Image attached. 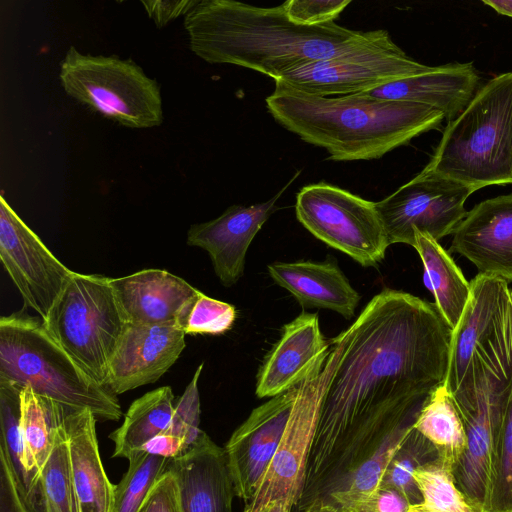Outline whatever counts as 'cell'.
Returning a JSON list of instances; mask_svg holds the SVG:
<instances>
[{
	"label": "cell",
	"mask_w": 512,
	"mask_h": 512,
	"mask_svg": "<svg viewBox=\"0 0 512 512\" xmlns=\"http://www.w3.org/2000/svg\"><path fill=\"white\" fill-rule=\"evenodd\" d=\"M0 512H30L18 491L12 468L0 452Z\"/></svg>",
	"instance_id": "obj_40"
},
{
	"label": "cell",
	"mask_w": 512,
	"mask_h": 512,
	"mask_svg": "<svg viewBox=\"0 0 512 512\" xmlns=\"http://www.w3.org/2000/svg\"><path fill=\"white\" fill-rule=\"evenodd\" d=\"M141 3L156 27L162 28L179 16L186 15L198 3V0H152L141 1Z\"/></svg>",
	"instance_id": "obj_41"
},
{
	"label": "cell",
	"mask_w": 512,
	"mask_h": 512,
	"mask_svg": "<svg viewBox=\"0 0 512 512\" xmlns=\"http://www.w3.org/2000/svg\"><path fill=\"white\" fill-rule=\"evenodd\" d=\"M185 335L176 325L127 323L111 358L105 387L117 395L156 382L181 355Z\"/></svg>",
	"instance_id": "obj_16"
},
{
	"label": "cell",
	"mask_w": 512,
	"mask_h": 512,
	"mask_svg": "<svg viewBox=\"0 0 512 512\" xmlns=\"http://www.w3.org/2000/svg\"><path fill=\"white\" fill-rule=\"evenodd\" d=\"M340 336L296 505L300 512L329 501L385 439L414 426L447 377L452 330L435 304L412 294L382 290Z\"/></svg>",
	"instance_id": "obj_1"
},
{
	"label": "cell",
	"mask_w": 512,
	"mask_h": 512,
	"mask_svg": "<svg viewBox=\"0 0 512 512\" xmlns=\"http://www.w3.org/2000/svg\"><path fill=\"white\" fill-rule=\"evenodd\" d=\"M423 266L427 287L435 298V306L453 330L471 296L466 280L450 254L432 237L415 232V246Z\"/></svg>",
	"instance_id": "obj_25"
},
{
	"label": "cell",
	"mask_w": 512,
	"mask_h": 512,
	"mask_svg": "<svg viewBox=\"0 0 512 512\" xmlns=\"http://www.w3.org/2000/svg\"><path fill=\"white\" fill-rule=\"evenodd\" d=\"M511 380L512 328L450 394L466 436L453 475L475 512H489L492 457Z\"/></svg>",
	"instance_id": "obj_6"
},
{
	"label": "cell",
	"mask_w": 512,
	"mask_h": 512,
	"mask_svg": "<svg viewBox=\"0 0 512 512\" xmlns=\"http://www.w3.org/2000/svg\"><path fill=\"white\" fill-rule=\"evenodd\" d=\"M236 319L235 307L201 291L184 311L178 327L190 335H220L230 330Z\"/></svg>",
	"instance_id": "obj_35"
},
{
	"label": "cell",
	"mask_w": 512,
	"mask_h": 512,
	"mask_svg": "<svg viewBox=\"0 0 512 512\" xmlns=\"http://www.w3.org/2000/svg\"><path fill=\"white\" fill-rule=\"evenodd\" d=\"M0 380L99 420L122 416L116 395L100 385L47 331L40 317L22 312L0 318Z\"/></svg>",
	"instance_id": "obj_5"
},
{
	"label": "cell",
	"mask_w": 512,
	"mask_h": 512,
	"mask_svg": "<svg viewBox=\"0 0 512 512\" xmlns=\"http://www.w3.org/2000/svg\"><path fill=\"white\" fill-rule=\"evenodd\" d=\"M295 212L312 235L364 267L380 263L390 246L375 202L334 185L320 182L301 188Z\"/></svg>",
	"instance_id": "obj_10"
},
{
	"label": "cell",
	"mask_w": 512,
	"mask_h": 512,
	"mask_svg": "<svg viewBox=\"0 0 512 512\" xmlns=\"http://www.w3.org/2000/svg\"><path fill=\"white\" fill-rule=\"evenodd\" d=\"M139 512H183L179 484L171 471L155 483Z\"/></svg>",
	"instance_id": "obj_39"
},
{
	"label": "cell",
	"mask_w": 512,
	"mask_h": 512,
	"mask_svg": "<svg viewBox=\"0 0 512 512\" xmlns=\"http://www.w3.org/2000/svg\"><path fill=\"white\" fill-rule=\"evenodd\" d=\"M341 349L339 334L330 341L329 350L316 360L300 382L278 449L245 512H256L274 502H282L291 509L296 507L304 485L323 392Z\"/></svg>",
	"instance_id": "obj_9"
},
{
	"label": "cell",
	"mask_w": 512,
	"mask_h": 512,
	"mask_svg": "<svg viewBox=\"0 0 512 512\" xmlns=\"http://www.w3.org/2000/svg\"><path fill=\"white\" fill-rule=\"evenodd\" d=\"M129 466L115 485L112 512H139L155 483L169 471L172 459L138 450L128 458Z\"/></svg>",
	"instance_id": "obj_31"
},
{
	"label": "cell",
	"mask_w": 512,
	"mask_h": 512,
	"mask_svg": "<svg viewBox=\"0 0 512 512\" xmlns=\"http://www.w3.org/2000/svg\"><path fill=\"white\" fill-rule=\"evenodd\" d=\"M0 259L25 307L46 319L74 271L53 255L3 196L0 197Z\"/></svg>",
	"instance_id": "obj_13"
},
{
	"label": "cell",
	"mask_w": 512,
	"mask_h": 512,
	"mask_svg": "<svg viewBox=\"0 0 512 512\" xmlns=\"http://www.w3.org/2000/svg\"><path fill=\"white\" fill-rule=\"evenodd\" d=\"M59 79L69 96L120 125L152 128L163 122L158 83L131 59L83 54L71 46Z\"/></svg>",
	"instance_id": "obj_8"
},
{
	"label": "cell",
	"mask_w": 512,
	"mask_h": 512,
	"mask_svg": "<svg viewBox=\"0 0 512 512\" xmlns=\"http://www.w3.org/2000/svg\"><path fill=\"white\" fill-rule=\"evenodd\" d=\"M410 512H430V511H410Z\"/></svg>",
	"instance_id": "obj_46"
},
{
	"label": "cell",
	"mask_w": 512,
	"mask_h": 512,
	"mask_svg": "<svg viewBox=\"0 0 512 512\" xmlns=\"http://www.w3.org/2000/svg\"><path fill=\"white\" fill-rule=\"evenodd\" d=\"M22 387L9 381L0 380V452L8 460L22 498L26 499L31 479L23 466V445L21 436V392Z\"/></svg>",
	"instance_id": "obj_33"
},
{
	"label": "cell",
	"mask_w": 512,
	"mask_h": 512,
	"mask_svg": "<svg viewBox=\"0 0 512 512\" xmlns=\"http://www.w3.org/2000/svg\"><path fill=\"white\" fill-rule=\"evenodd\" d=\"M421 172L476 191L512 184V72L482 85L466 108L448 121Z\"/></svg>",
	"instance_id": "obj_4"
},
{
	"label": "cell",
	"mask_w": 512,
	"mask_h": 512,
	"mask_svg": "<svg viewBox=\"0 0 512 512\" xmlns=\"http://www.w3.org/2000/svg\"><path fill=\"white\" fill-rule=\"evenodd\" d=\"M274 282L306 307L354 316L360 295L334 261L273 262L267 267Z\"/></svg>",
	"instance_id": "obj_24"
},
{
	"label": "cell",
	"mask_w": 512,
	"mask_h": 512,
	"mask_svg": "<svg viewBox=\"0 0 512 512\" xmlns=\"http://www.w3.org/2000/svg\"><path fill=\"white\" fill-rule=\"evenodd\" d=\"M302 512H345L342 508L339 506L323 501V500H317L311 503L306 509H304Z\"/></svg>",
	"instance_id": "obj_44"
},
{
	"label": "cell",
	"mask_w": 512,
	"mask_h": 512,
	"mask_svg": "<svg viewBox=\"0 0 512 512\" xmlns=\"http://www.w3.org/2000/svg\"><path fill=\"white\" fill-rule=\"evenodd\" d=\"M291 182L268 201L250 206L232 205L219 217L190 226L187 244L207 251L214 272L225 287H231L242 277L251 242L277 209V200Z\"/></svg>",
	"instance_id": "obj_17"
},
{
	"label": "cell",
	"mask_w": 512,
	"mask_h": 512,
	"mask_svg": "<svg viewBox=\"0 0 512 512\" xmlns=\"http://www.w3.org/2000/svg\"><path fill=\"white\" fill-rule=\"evenodd\" d=\"M140 450L168 459H177L189 453L181 438L165 432L149 440Z\"/></svg>",
	"instance_id": "obj_42"
},
{
	"label": "cell",
	"mask_w": 512,
	"mask_h": 512,
	"mask_svg": "<svg viewBox=\"0 0 512 512\" xmlns=\"http://www.w3.org/2000/svg\"><path fill=\"white\" fill-rule=\"evenodd\" d=\"M70 410L74 409L41 396L28 386L23 387L20 420L23 466L31 485L50 457L58 431Z\"/></svg>",
	"instance_id": "obj_26"
},
{
	"label": "cell",
	"mask_w": 512,
	"mask_h": 512,
	"mask_svg": "<svg viewBox=\"0 0 512 512\" xmlns=\"http://www.w3.org/2000/svg\"><path fill=\"white\" fill-rule=\"evenodd\" d=\"M25 504L30 512H80L71 477L64 421L54 449L33 481Z\"/></svg>",
	"instance_id": "obj_28"
},
{
	"label": "cell",
	"mask_w": 512,
	"mask_h": 512,
	"mask_svg": "<svg viewBox=\"0 0 512 512\" xmlns=\"http://www.w3.org/2000/svg\"><path fill=\"white\" fill-rule=\"evenodd\" d=\"M430 68L409 57L386 30L379 29L372 40L354 51L309 63L276 80L308 94L331 97L367 92Z\"/></svg>",
	"instance_id": "obj_11"
},
{
	"label": "cell",
	"mask_w": 512,
	"mask_h": 512,
	"mask_svg": "<svg viewBox=\"0 0 512 512\" xmlns=\"http://www.w3.org/2000/svg\"><path fill=\"white\" fill-rule=\"evenodd\" d=\"M183 512H232L236 496L224 448L208 436L183 457L172 459Z\"/></svg>",
	"instance_id": "obj_22"
},
{
	"label": "cell",
	"mask_w": 512,
	"mask_h": 512,
	"mask_svg": "<svg viewBox=\"0 0 512 512\" xmlns=\"http://www.w3.org/2000/svg\"><path fill=\"white\" fill-rule=\"evenodd\" d=\"M299 384L255 408L224 447L235 494L247 504L278 449Z\"/></svg>",
	"instance_id": "obj_15"
},
{
	"label": "cell",
	"mask_w": 512,
	"mask_h": 512,
	"mask_svg": "<svg viewBox=\"0 0 512 512\" xmlns=\"http://www.w3.org/2000/svg\"><path fill=\"white\" fill-rule=\"evenodd\" d=\"M110 283L127 323L176 325L200 292L184 279L161 269H144Z\"/></svg>",
	"instance_id": "obj_19"
},
{
	"label": "cell",
	"mask_w": 512,
	"mask_h": 512,
	"mask_svg": "<svg viewBox=\"0 0 512 512\" xmlns=\"http://www.w3.org/2000/svg\"><path fill=\"white\" fill-rule=\"evenodd\" d=\"M439 457L437 448L413 428L389 462L380 485L398 489L408 498L411 506L419 505L422 497L413 478L414 472Z\"/></svg>",
	"instance_id": "obj_32"
},
{
	"label": "cell",
	"mask_w": 512,
	"mask_h": 512,
	"mask_svg": "<svg viewBox=\"0 0 512 512\" xmlns=\"http://www.w3.org/2000/svg\"><path fill=\"white\" fill-rule=\"evenodd\" d=\"M339 507L345 512H409L411 503L398 489L379 485L364 497Z\"/></svg>",
	"instance_id": "obj_38"
},
{
	"label": "cell",
	"mask_w": 512,
	"mask_h": 512,
	"mask_svg": "<svg viewBox=\"0 0 512 512\" xmlns=\"http://www.w3.org/2000/svg\"><path fill=\"white\" fill-rule=\"evenodd\" d=\"M191 51L209 64H232L276 80L309 63L354 51L378 30L362 32L335 22L302 25L283 3L258 7L234 0H198L185 15Z\"/></svg>",
	"instance_id": "obj_2"
},
{
	"label": "cell",
	"mask_w": 512,
	"mask_h": 512,
	"mask_svg": "<svg viewBox=\"0 0 512 512\" xmlns=\"http://www.w3.org/2000/svg\"><path fill=\"white\" fill-rule=\"evenodd\" d=\"M174 408L170 386L149 391L136 399L127 410L122 425L110 435L114 442L112 457L128 458L149 440L164 433L171 424Z\"/></svg>",
	"instance_id": "obj_27"
},
{
	"label": "cell",
	"mask_w": 512,
	"mask_h": 512,
	"mask_svg": "<svg viewBox=\"0 0 512 512\" xmlns=\"http://www.w3.org/2000/svg\"><path fill=\"white\" fill-rule=\"evenodd\" d=\"M95 415L87 409L70 410L64 419L72 482L80 512H112L115 485L102 464Z\"/></svg>",
	"instance_id": "obj_23"
},
{
	"label": "cell",
	"mask_w": 512,
	"mask_h": 512,
	"mask_svg": "<svg viewBox=\"0 0 512 512\" xmlns=\"http://www.w3.org/2000/svg\"><path fill=\"white\" fill-rule=\"evenodd\" d=\"M414 428L453 466L466 449L462 420L444 384L438 386L423 406Z\"/></svg>",
	"instance_id": "obj_29"
},
{
	"label": "cell",
	"mask_w": 512,
	"mask_h": 512,
	"mask_svg": "<svg viewBox=\"0 0 512 512\" xmlns=\"http://www.w3.org/2000/svg\"><path fill=\"white\" fill-rule=\"evenodd\" d=\"M350 0H289L283 3L289 18L302 25L334 22Z\"/></svg>",
	"instance_id": "obj_37"
},
{
	"label": "cell",
	"mask_w": 512,
	"mask_h": 512,
	"mask_svg": "<svg viewBox=\"0 0 512 512\" xmlns=\"http://www.w3.org/2000/svg\"><path fill=\"white\" fill-rule=\"evenodd\" d=\"M202 369L203 363L198 366L184 393L176 402L171 424L165 431L181 438L189 452L208 437L199 426L201 411L198 381Z\"/></svg>",
	"instance_id": "obj_36"
},
{
	"label": "cell",
	"mask_w": 512,
	"mask_h": 512,
	"mask_svg": "<svg viewBox=\"0 0 512 512\" xmlns=\"http://www.w3.org/2000/svg\"><path fill=\"white\" fill-rule=\"evenodd\" d=\"M471 296L452 330L450 359L444 383L452 394L493 350L512 325V289L500 278L477 274Z\"/></svg>",
	"instance_id": "obj_14"
},
{
	"label": "cell",
	"mask_w": 512,
	"mask_h": 512,
	"mask_svg": "<svg viewBox=\"0 0 512 512\" xmlns=\"http://www.w3.org/2000/svg\"><path fill=\"white\" fill-rule=\"evenodd\" d=\"M422 503L410 511L475 512L455 483L453 468L442 458L422 465L413 475Z\"/></svg>",
	"instance_id": "obj_30"
},
{
	"label": "cell",
	"mask_w": 512,
	"mask_h": 512,
	"mask_svg": "<svg viewBox=\"0 0 512 512\" xmlns=\"http://www.w3.org/2000/svg\"><path fill=\"white\" fill-rule=\"evenodd\" d=\"M292 509L282 502L270 503L256 512H291ZM245 512V511H243Z\"/></svg>",
	"instance_id": "obj_45"
},
{
	"label": "cell",
	"mask_w": 512,
	"mask_h": 512,
	"mask_svg": "<svg viewBox=\"0 0 512 512\" xmlns=\"http://www.w3.org/2000/svg\"><path fill=\"white\" fill-rule=\"evenodd\" d=\"M489 512H512V380L492 457Z\"/></svg>",
	"instance_id": "obj_34"
},
{
	"label": "cell",
	"mask_w": 512,
	"mask_h": 512,
	"mask_svg": "<svg viewBox=\"0 0 512 512\" xmlns=\"http://www.w3.org/2000/svg\"><path fill=\"white\" fill-rule=\"evenodd\" d=\"M476 190L442 176L420 172L375 202L389 244L415 246V232L436 241L452 234L466 216L465 202Z\"/></svg>",
	"instance_id": "obj_12"
},
{
	"label": "cell",
	"mask_w": 512,
	"mask_h": 512,
	"mask_svg": "<svg viewBox=\"0 0 512 512\" xmlns=\"http://www.w3.org/2000/svg\"><path fill=\"white\" fill-rule=\"evenodd\" d=\"M482 2L497 13L512 18V0H483Z\"/></svg>",
	"instance_id": "obj_43"
},
{
	"label": "cell",
	"mask_w": 512,
	"mask_h": 512,
	"mask_svg": "<svg viewBox=\"0 0 512 512\" xmlns=\"http://www.w3.org/2000/svg\"><path fill=\"white\" fill-rule=\"evenodd\" d=\"M273 118L303 141L326 149L335 161L381 158L437 129L444 114L427 105L379 99L365 92L319 96L280 80L266 98Z\"/></svg>",
	"instance_id": "obj_3"
},
{
	"label": "cell",
	"mask_w": 512,
	"mask_h": 512,
	"mask_svg": "<svg viewBox=\"0 0 512 512\" xmlns=\"http://www.w3.org/2000/svg\"><path fill=\"white\" fill-rule=\"evenodd\" d=\"M452 235L450 250L466 257L479 274L512 282V193L475 205Z\"/></svg>",
	"instance_id": "obj_18"
},
{
	"label": "cell",
	"mask_w": 512,
	"mask_h": 512,
	"mask_svg": "<svg viewBox=\"0 0 512 512\" xmlns=\"http://www.w3.org/2000/svg\"><path fill=\"white\" fill-rule=\"evenodd\" d=\"M50 335L102 386L127 324L110 278L74 272L42 320Z\"/></svg>",
	"instance_id": "obj_7"
},
{
	"label": "cell",
	"mask_w": 512,
	"mask_h": 512,
	"mask_svg": "<svg viewBox=\"0 0 512 512\" xmlns=\"http://www.w3.org/2000/svg\"><path fill=\"white\" fill-rule=\"evenodd\" d=\"M473 63H449L421 74L391 81L365 93L395 101L414 102L441 111L449 121L456 118L473 99L480 86Z\"/></svg>",
	"instance_id": "obj_21"
},
{
	"label": "cell",
	"mask_w": 512,
	"mask_h": 512,
	"mask_svg": "<svg viewBox=\"0 0 512 512\" xmlns=\"http://www.w3.org/2000/svg\"><path fill=\"white\" fill-rule=\"evenodd\" d=\"M329 348L318 314L302 312L283 327L280 339L264 358L257 374V397L272 398L297 386Z\"/></svg>",
	"instance_id": "obj_20"
}]
</instances>
